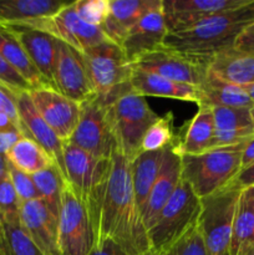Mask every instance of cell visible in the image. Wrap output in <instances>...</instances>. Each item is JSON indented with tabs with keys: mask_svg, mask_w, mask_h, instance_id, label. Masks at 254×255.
<instances>
[{
	"mask_svg": "<svg viewBox=\"0 0 254 255\" xmlns=\"http://www.w3.org/2000/svg\"><path fill=\"white\" fill-rule=\"evenodd\" d=\"M85 202L94 226L95 247L111 241L131 255L153 253L134 197L131 159L125 154H112L106 181Z\"/></svg>",
	"mask_w": 254,
	"mask_h": 255,
	"instance_id": "cell-1",
	"label": "cell"
},
{
	"mask_svg": "<svg viewBox=\"0 0 254 255\" xmlns=\"http://www.w3.org/2000/svg\"><path fill=\"white\" fill-rule=\"evenodd\" d=\"M254 21V0L203 20L196 26L166 36L163 46L191 56L211 59L234 46L239 35Z\"/></svg>",
	"mask_w": 254,
	"mask_h": 255,
	"instance_id": "cell-2",
	"label": "cell"
},
{
	"mask_svg": "<svg viewBox=\"0 0 254 255\" xmlns=\"http://www.w3.org/2000/svg\"><path fill=\"white\" fill-rule=\"evenodd\" d=\"M247 142L213 148L199 154L182 156V179L198 198L226 188L242 168V153Z\"/></svg>",
	"mask_w": 254,
	"mask_h": 255,
	"instance_id": "cell-3",
	"label": "cell"
},
{
	"mask_svg": "<svg viewBox=\"0 0 254 255\" xmlns=\"http://www.w3.org/2000/svg\"><path fill=\"white\" fill-rule=\"evenodd\" d=\"M82 55L92 90L105 106L133 92L131 86L133 67L120 45L109 40L86 50Z\"/></svg>",
	"mask_w": 254,
	"mask_h": 255,
	"instance_id": "cell-4",
	"label": "cell"
},
{
	"mask_svg": "<svg viewBox=\"0 0 254 255\" xmlns=\"http://www.w3.org/2000/svg\"><path fill=\"white\" fill-rule=\"evenodd\" d=\"M107 116L111 122L117 147L128 159L141 151L142 138L148 127L158 119L143 96L129 92L107 105Z\"/></svg>",
	"mask_w": 254,
	"mask_h": 255,
	"instance_id": "cell-5",
	"label": "cell"
},
{
	"mask_svg": "<svg viewBox=\"0 0 254 255\" xmlns=\"http://www.w3.org/2000/svg\"><path fill=\"white\" fill-rule=\"evenodd\" d=\"M201 213V198L193 189L181 179L174 193L157 216L153 226L148 229L149 244L153 253L162 251L181 238L198 219Z\"/></svg>",
	"mask_w": 254,
	"mask_h": 255,
	"instance_id": "cell-6",
	"label": "cell"
},
{
	"mask_svg": "<svg viewBox=\"0 0 254 255\" xmlns=\"http://www.w3.org/2000/svg\"><path fill=\"white\" fill-rule=\"evenodd\" d=\"M241 191L223 188L201 199L197 224L207 255H227L233 231L234 213Z\"/></svg>",
	"mask_w": 254,
	"mask_h": 255,
	"instance_id": "cell-7",
	"label": "cell"
},
{
	"mask_svg": "<svg viewBox=\"0 0 254 255\" xmlns=\"http://www.w3.org/2000/svg\"><path fill=\"white\" fill-rule=\"evenodd\" d=\"M95 243L94 226L86 202L67 183L59 213V255H90Z\"/></svg>",
	"mask_w": 254,
	"mask_h": 255,
	"instance_id": "cell-8",
	"label": "cell"
},
{
	"mask_svg": "<svg viewBox=\"0 0 254 255\" xmlns=\"http://www.w3.org/2000/svg\"><path fill=\"white\" fill-rule=\"evenodd\" d=\"M69 142L102 159H111L112 154L119 151L106 106L96 95L80 104L79 124Z\"/></svg>",
	"mask_w": 254,
	"mask_h": 255,
	"instance_id": "cell-9",
	"label": "cell"
},
{
	"mask_svg": "<svg viewBox=\"0 0 254 255\" xmlns=\"http://www.w3.org/2000/svg\"><path fill=\"white\" fill-rule=\"evenodd\" d=\"M209 60L161 46L138 56L131 65L132 67L152 72L171 81L198 87L208 76Z\"/></svg>",
	"mask_w": 254,
	"mask_h": 255,
	"instance_id": "cell-10",
	"label": "cell"
},
{
	"mask_svg": "<svg viewBox=\"0 0 254 255\" xmlns=\"http://www.w3.org/2000/svg\"><path fill=\"white\" fill-rule=\"evenodd\" d=\"M24 25L47 32L55 39L75 47L80 52L110 40L102 27L87 24L79 16L75 9V1L69 2L64 9L52 16L34 20Z\"/></svg>",
	"mask_w": 254,
	"mask_h": 255,
	"instance_id": "cell-11",
	"label": "cell"
},
{
	"mask_svg": "<svg viewBox=\"0 0 254 255\" xmlns=\"http://www.w3.org/2000/svg\"><path fill=\"white\" fill-rule=\"evenodd\" d=\"M64 167L69 186L86 201L110 173L111 159H102L80 147L64 142Z\"/></svg>",
	"mask_w": 254,
	"mask_h": 255,
	"instance_id": "cell-12",
	"label": "cell"
},
{
	"mask_svg": "<svg viewBox=\"0 0 254 255\" xmlns=\"http://www.w3.org/2000/svg\"><path fill=\"white\" fill-rule=\"evenodd\" d=\"M54 87L79 104L95 96L82 52L60 40L54 67Z\"/></svg>",
	"mask_w": 254,
	"mask_h": 255,
	"instance_id": "cell-13",
	"label": "cell"
},
{
	"mask_svg": "<svg viewBox=\"0 0 254 255\" xmlns=\"http://www.w3.org/2000/svg\"><path fill=\"white\" fill-rule=\"evenodd\" d=\"M35 109L62 142L69 141L80 119V104L51 87L29 91Z\"/></svg>",
	"mask_w": 254,
	"mask_h": 255,
	"instance_id": "cell-14",
	"label": "cell"
},
{
	"mask_svg": "<svg viewBox=\"0 0 254 255\" xmlns=\"http://www.w3.org/2000/svg\"><path fill=\"white\" fill-rule=\"evenodd\" d=\"M251 0H162L168 34L196 26L203 20L248 4Z\"/></svg>",
	"mask_w": 254,
	"mask_h": 255,
	"instance_id": "cell-15",
	"label": "cell"
},
{
	"mask_svg": "<svg viewBox=\"0 0 254 255\" xmlns=\"http://www.w3.org/2000/svg\"><path fill=\"white\" fill-rule=\"evenodd\" d=\"M19 217L21 227L42 255H59V217L41 198L21 202Z\"/></svg>",
	"mask_w": 254,
	"mask_h": 255,
	"instance_id": "cell-16",
	"label": "cell"
},
{
	"mask_svg": "<svg viewBox=\"0 0 254 255\" xmlns=\"http://www.w3.org/2000/svg\"><path fill=\"white\" fill-rule=\"evenodd\" d=\"M14 34L17 41L24 47L25 52L29 56L42 79L49 87H54V67L57 55V44L59 40L55 39L47 32L37 30L35 27L24 24L4 25Z\"/></svg>",
	"mask_w": 254,
	"mask_h": 255,
	"instance_id": "cell-17",
	"label": "cell"
},
{
	"mask_svg": "<svg viewBox=\"0 0 254 255\" xmlns=\"http://www.w3.org/2000/svg\"><path fill=\"white\" fill-rule=\"evenodd\" d=\"M17 114L25 136L34 139L47 153L65 174L64 167V142L57 137L51 127L44 121L35 109L29 92H20L15 95ZM66 177V176H65Z\"/></svg>",
	"mask_w": 254,
	"mask_h": 255,
	"instance_id": "cell-18",
	"label": "cell"
},
{
	"mask_svg": "<svg viewBox=\"0 0 254 255\" xmlns=\"http://www.w3.org/2000/svg\"><path fill=\"white\" fill-rule=\"evenodd\" d=\"M181 179V156H178L174 152L173 144H171L169 147L164 148L159 173L157 176L153 187H152V191L149 193L148 199H147L146 207H144L143 213H142V218H143L147 232L153 226L157 216L162 211L164 204L171 198L172 194L174 193Z\"/></svg>",
	"mask_w": 254,
	"mask_h": 255,
	"instance_id": "cell-19",
	"label": "cell"
},
{
	"mask_svg": "<svg viewBox=\"0 0 254 255\" xmlns=\"http://www.w3.org/2000/svg\"><path fill=\"white\" fill-rule=\"evenodd\" d=\"M167 35L168 30L161 6L144 15L138 24L129 30L120 46L132 62L141 55L163 46Z\"/></svg>",
	"mask_w": 254,
	"mask_h": 255,
	"instance_id": "cell-20",
	"label": "cell"
},
{
	"mask_svg": "<svg viewBox=\"0 0 254 255\" xmlns=\"http://www.w3.org/2000/svg\"><path fill=\"white\" fill-rule=\"evenodd\" d=\"M161 6L162 0H110L109 15L101 27L112 42L121 45L144 15Z\"/></svg>",
	"mask_w": 254,
	"mask_h": 255,
	"instance_id": "cell-21",
	"label": "cell"
},
{
	"mask_svg": "<svg viewBox=\"0 0 254 255\" xmlns=\"http://www.w3.org/2000/svg\"><path fill=\"white\" fill-rule=\"evenodd\" d=\"M208 74L237 86L254 84V52L234 47L218 52L209 60Z\"/></svg>",
	"mask_w": 254,
	"mask_h": 255,
	"instance_id": "cell-22",
	"label": "cell"
},
{
	"mask_svg": "<svg viewBox=\"0 0 254 255\" xmlns=\"http://www.w3.org/2000/svg\"><path fill=\"white\" fill-rule=\"evenodd\" d=\"M131 86L134 94L143 97H166V99L181 100V101L194 102V104L198 101V87L171 81L136 67L132 70Z\"/></svg>",
	"mask_w": 254,
	"mask_h": 255,
	"instance_id": "cell-23",
	"label": "cell"
},
{
	"mask_svg": "<svg viewBox=\"0 0 254 255\" xmlns=\"http://www.w3.org/2000/svg\"><path fill=\"white\" fill-rule=\"evenodd\" d=\"M214 134L213 112L211 107L198 106L193 119L186 124L182 137H177L173 149L178 156L199 154L211 148Z\"/></svg>",
	"mask_w": 254,
	"mask_h": 255,
	"instance_id": "cell-24",
	"label": "cell"
},
{
	"mask_svg": "<svg viewBox=\"0 0 254 255\" xmlns=\"http://www.w3.org/2000/svg\"><path fill=\"white\" fill-rule=\"evenodd\" d=\"M67 4L60 0H0V25L27 24L52 16Z\"/></svg>",
	"mask_w": 254,
	"mask_h": 255,
	"instance_id": "cell-25",
	"label": "cell"
},
{
	"mask_svg": "<svg viewBox=\"0 0 254 255\" xmlns=\"http://www.w3.org/2000/svg\"><path fill=\"white\" fill-rule=\"evenodd\" d=\"M198 106L254 109V104L242 86L229 84L208 74L198 86Z\"/></svg>",
	"mask_w": 254,
	"mask_h": 255,
	"instance_id": "cell-26",
	"label": "cell"
},
{
	"mask_svg": "<svg viewBox=\"0 0 254 255\" xmlns=\"http://www.w3.org/2000/svg\"><path fill=\"white\" fill-rule=\"evenodd\" d=\"M254 246V186L242 189L234 213L229 255H241Z\"/></svg>",
	"mask_w": 254,
	"mask_h": 255,
	"instance_id": "cell-27",
	"label": "cell"
},
{
	"mask_svg": "<svg viewBox=\"0 0 254 255\" xmlns=\"http://www.w3.org/2000/svg\"><path fill=\"white\" fill-rule=\"evenodd\" d=\"M163 152L164 149L151 152L141 151L133 159H131L132 186L141 214L143 213L147 199L159 173Z\"/></svg>",
	"mask_w": 254,
	"mask_h": 255,
	"instance_id": "cell-28",
	"label": "cell"
},
{
	"mask_svg": "<svg viewBox=\"0 0 254 255\" xmlns=\"http://www.w3.org/2000/svg\"><path fill=\"white\" fill-rule=\"evenodd\" d=\"M0 55L31 86L32 90L49 87L36 67L30 61L21 44L4 25H0Z\"/></svg>",
	"mask_w": 254,
	"mask_h": 255,
	"instance_id": "cell-29",
	"label": "cell"
},
{
	"mask_svg": "<svg viewBox=\"0 0 254 255\" xmlns=\"http://www.w3.org/2000/svg\"><path fill=\"white\" fill-rule=\"evenodd\" d=\"M5 159L19 171L34 174L55 163L49 153L30 137H21L5 156Z\"/></svg>",
	"mask_w": 254,
	"mask_h": 255,
	"instance_id": "cell-30",
	"label": "cell"
},
{
	"mask_svg": "<svg viewBox=\"0 0 254 255\" xmlns=\"http://www.w3.org/2000/svg\"><path fill=\"white\" fill-rule=\"evenodd\" d=\"M31 177L40 194V198L59 217L62 194L67 186V179L60 167L54 163L42 171L31 174Z\"/></svg>",
	"mask_w": 254,
	"mask_h": 255,
	"instance_id": "cell-31",
	"label": "cell"
},
{
	"mask_svg": "<svg viewBox=\"0 0 254 255\" xmlns=\"http://www.w3.org/2000/svg\"><path fill=\"white\" fill-rule=\"evenodd\" d=\"M0 255H42L21 227L20 217L0 221Z\"/></svg>",
	"mask_w": 254,
	"mask_h": 255,
	"instance_id": "cell-32",
	"label": "cell"
},
{
	"mask_svg": "<svg viewBox=\"0 0 254 255\" xmlns=\"http://www.w3.org/2000/svg\"><path fill=\"white\" fill-rule=\"evenodd\" d=\"M213 112L214 132H232L254 129L253 109H236V107H211Z\"/></svg>",
	"mask_w": 254,
	"mask_h": 255,
	"instance_id": "cell-33",
	"label": "cell"
},
{
	"mask_svg": "<svg viewBox=\"0 0 254 255\" xmlns=\"http://www.w3.org/2000/svg\"><path fill=\"white\" fill-rule=\"evenodd\" d=\"M173 114L159 116L144 133L141 143V151H162L176 142V133L173 128ZM139 151V152H141Z\"/></svg>",
	"mask_w": 254,
	"mask_h": 255,
	"instance_id": "cell-34",
	"label": "cell"
},
{
	"mask_svg": "<svg viewBox=\"0 0 254 255\" xmlns=\"http://www.w3.org/2000/svg\"><path fill=\"white\" fill-rule=\"evenodd\" d=\"M154 255H207L206 246L197 222L181 238L167 248L156 252Z\"/></svg>",
	"mask_w": 254,
	"mask_h": 255,
	"instance_id": "cell-35",
	"label": "cell"
},
{
	"mask_svg": "<svg viewBox=\"0 0 254 255\" xmlns=\"http://www.w3.org/2000/svg\"><path fill=\"white\" fill-rule=\"evenodd\" d=\"M21 201L17 197L10 177L6 173L0 181V221L19 218Z\"/></svg>",
	"mask_w": 254,
	"mask_h": 255,
	"instance_id": "cell-36",
	"label": "cell"
},
{
	"mask_svg": "<svg viewBox=\"0 0 254 255\" xmlns=\"http://www.w3.org/2000/svg\"><path fill=\"white\" fill-rule=\"evenodd\" d=\"M75 9L87 24L101 27L109 15L110 0H77Z\"/></svg>",
	"mask_w": 254,
	"mask_h": 255,
	"instance_id": "cell-37",
	"label": "cell"
},
{
	"mask_svg": "<svg viewBox=\"0 0 254 255\" xmlns=\"http://www.w3.org/2000/svg\"><path fill=\"white\" fill-rule=\"evenodd\" d=\"M6 169L7 174H9L10 177V181H11L12 186H14L20 201L26 202L31 201V199L40 198L39 192H37L34 181H32V177L30 176V174L19 171V169L15 168L14 166H11L7 161Z\"/></svg>",
	"mask_w": 254,
	"mask_h": 255,
	"instance_id": "cell-38",
	"label": "cell"
},
{
	"mask_svg": "<svg viewBox=\"0 0 254 255\" xmlns=\"http://www.w3.org/2000/svg\"><path fill=\"white\" fill-rule=\"evenodd\" d=\"M0 85L12 94L31 91V86L0 55Z\"/></svg>",
	"mask_w": 254,
	"mask_h": 255,
	"instance_id": "cell-39",
	"label": "cell"
},
{
	"mask_svg": "<svg viewBox=\"0 0 254 255\" xmlns=\"http://www.w3.org/2000/svg\"><path fill=\"white\" fill-rule=\"evenodd\" d=\"M253 186H254V163H252L251 166L241 169V171L237 173V176L229 182V184L226 187V188L242 191V189L249 188V187H253Z\"/></svg>",
	"mask_w": 254,
	"mask_h": 255,
	"instance_id": "cell-40",
	"label": "cell"
},
{
	"mask_svg": "<svg viewBox=\"0 0 254 255\" xmlns=\"http://www.w3.org/2000/svg\"><path fill=\"white\" fill-rule=\"evenodd\" d=\"M233 47L242 51L254 52V21L239 35Z\"/></svg>",
	"mask_w": 254,
	"mask_h": 255,
	"instance_id": "cell-41",
	"label": "cell"
},
{
	"mask_svg": "<svg viewBox=\"0 0 254 255\" xmlns=\"http://www.w3.org/2000/svg\"><path fill=\"white\" fill-rule=\"evenodd\" d=\"M25 134L20 131L0 132V156L5 157L11 147Z\"/></svg>",
	"mask_w": 254,
	"mask_h": 255,
	"instance_id": "cell-42",
	"label": "cell"
},
{
	"mask_svg": "<svg viewBox=\"0 0 254 255\" xmlns=\"http://www.w3.org/2000/svg\"><path fill=\"white\" fill-rule=\"evenodd\" d=\"M90 255H131L124 251V249L120 248L119 246L114 243L111 241H105L101 244L96 246L94 248V251L91 252ZM147 255H154V253L147 254Z\"/></svg>",
	"mask_w": 254,
	"mask_h": 255,
	"instance_id": "cell-43",
	"label": "cell"
},
{
	"mask_svg": "<svg viewBox=\"0 0 254 255\" xmlns=\"http://www.w3.org/2000/svg\"><path fill=\"white\" fill-rule=\"evenodd\" d=\"M6 131H20L24 133L21 127H20L9 115H6L5 112H0V132Z\"/></svg>",
	"mask_w": 254,
	"mask_h": 255,
	"instance_id": "cell-44",
	"label": "cell"
},
{
	"mask_svg": "<svg viewBox=\"0 0 254 255\" xmlns=\"http://www.w3.org/2000/svg\"><path fill=\"white\" fill-rule=\"evenodd\" d=\"M252 163H254V136L247 142L246 147L243 149V153H242V168H246V167L251 166Z\"/></svg>",
	"mask_w": 254,
	"mask_h": 255,
	"instance_id": "cell-45",
	"label": "cell"
},
{
	"mask_svg": "<svg viewBox=\"0 0 254 255\" xmlns=\"http://www.w3.org/2000/svg\"><path fill=\"white\" fill-rule=\"evenodd\" d=\"M5 173H6V159H5V157L0 156V181Z\"/></svg>",
	"mask_w": 254,
	"mask_h": 255,
	"instance_id": "cell-46",
	"label": "cell"
},
{
	"mask_svg": "<svg viewBox=\"0 0 254 255\" xmlns=\"http://www.w3.org/2000/svg\"><path fill=\"white\" fill-rule=\"evenodd\" d=\"M242 87H243L244 91L248 94V96L251 97V100L253 101V104H254V84L247 85V86H242Z\"/></svg>",
	"mask_w": 254,
	"mask_h": 255,
	"instance_id": "cell-47",
	"label": "cell"
},
{
	"mask_svg": "<svg viewBox=\"0 0 254 255\" xmlns=\"http://www.w3.org/2000/svg\"><path fill=\"white\" fill-rule=\"evenodd\" d=\"M241 255H254V246L249 247V248L246 249Z\"/></svg>",
	"mask_w": 254,
	"mask_h": 255,
	"instance_id": "cell-48",
	"label": "cell"
},
{
	"mask_svg": "<svg viewBox=\"0 0 254 255\" xmlns=\"http://www.w3.org/2000/svg\"><path fill=\"white\" fill-rule=\"evenodd\" d=\"M252 115H253V119H254V109L252 110Z\"/></svg>",
	"mask_w": 254,
	"mask_h": 255,
	"instance_id": "cell-49",
	"label": "cell"
},
{
	"mask_svg": "<svg viewBox=\"0 0 254 255\" xmlns=\"http://www.w3.org/2000/svg\"><path fill=\"white\" fill-rule=\"evenodd\" d=\"M227 255H229V254H227Z\"/></svg>",
	"mask_w": 254,
	"mask_h": 255,
	"instance_id": "cell-50",
	"label": "cell"
}]
</instances>
